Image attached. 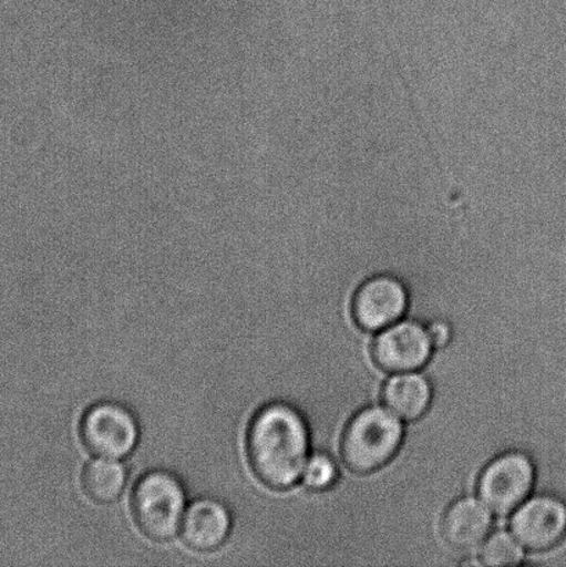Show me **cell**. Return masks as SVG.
<instances>
[{
  "label": "cell",
  "instance_id": "2",
  "mask_svg": "<svg viewBox=\"0 0 566 567\" xmlns=\"http://www.w3.org/2000/svg\"><path fill=\"white\" fill-rule=\"evenodd\" d=\"M403 432L402 421L390 409L370 405L360 410L343 432V463L360 475L382 468L395 457Z\"/></svg>",
  "mask_w": 566,
  "mask_h": 567
},
{
  "label": "cell",
  "instance_id": "3",
  "mask_svg": "<svg viewBox=\"0 0 566 567\" xmlns=\"http://www.w3.org/2000/svg\"><path fill=\"white\" fill-rule=\"evenodd\" d=\"M185 513V488L175 475L153 471L137 482L132 496L133 519L150 540L165 543L174 538Z\"/></svg>",
  "mask_w": 566,
  "mask_h": 567
},
{
  "label": "cell",
  "instance_id": "8",
  "mask_svg": "<svg viewBox=\"0 0 566 567\" xmlns=\"http://www.w3.org/2000/svg\"><path fill=\"white\" fill-rule=\"evenodd\" d=\"M432 350L434 344L425 327L415 321H398L375 338L371 353L380 369L398 374L424 367Z\"/></svg>",
  "mask_w": 566,
  "mask_h": 567
},
{
  "label": "cell",
  "instance_id": "5",
  "mask_svg": "<svg viewBox=\"0 0 566 567\" xmlns=\"http://www.w3.org/2000/svg\"><path fill=\"white\" fill-rule=\"evenodd\" d=\"M81 439L99 458L122 460L135 450L138 426L124 405L103 402L92 405L81 421Z\"/></svg>",
  "mask_w": 566,
  "mask_h": 567
},
{
  "label": "cell",
  "instance_id": "13",
  "mask_svg": "<svg viewBox=\"0 0 566 567\" xmlns=\"http://www.w3.org/2000/svg\"><path fill=\"white\" fill-rule=\"evenodd\" d=\"M481 563L485 566H515L524 558V547L507 532L493 533L482 544Z\"/></svg>",
  "mask_w": 566,
  "mask_h": 567
},
{
  "label": "cell",
  "instance_id": "15",
  "mask_svg": "<svg viewBox=\"0 0 566 567\" xmlns=\"http://www.w3.org/2000/svg\"><path fill=\"white\" fill-rule=\"evenodd\" d=\"M429 336L431 338L432 344H434V348H443L446 347L449 341H451L452 338V331L451 327L445 324V322L442 321H435L430 324L429 328Z\"/></svg>",
  "mask_w": 566,
  "mask_h": 567
},
{
  "label": "cell",
  "instance_id": "1",
  "mask_svg": "<svg viewBox=\"0 0 566 567\" xmlns=\"http://www.w3.org/2000/svg\"><path fill=\"white\" fill-rule=\"evenodd\" d=\"M310 436L298 410L286 403L266 405L247 433V454L254 474L274 491H287L302 480Z\"/></svg>",
  "mask_w": 566,
  "mask_h": 567
},
{
  "label": "cell",
  "instance_id": "10",
  "mask_svg": "<svg viewBox=\"0 0 566 567\" xmlns=\"http://www.w3.org/2000/svg\"><path fill=\"white\" fill-rule=\"evenodd\" d=\"M231 518L224 504L203 498L186 509L182 520L183 542L199 553L218 549L229 536Z\"/></svg>",
  "mask_w": 566,
  "mask_h": 567
},
{
  "label": "cell",
  "instance_id": "11",
  "mask_svg": "<svg viewBox=\"0 0 566 567\" xmlns=\"http://www.w3.org/2000/svg\"><path fill=\"white\" fill-rule=\"evenodd\" d=\"M382 400L399 419L409 422L419 420L430 409L431 383L418 372H398L382 389Z\"/></svg>",
  "mask_w": 566,
  "mask_h": 567
},
{
  "label": "cell",
  "instance_id": "7",
  "mask_svg": "<svg viewBox=\"0 0 566 567\" xmlns=\"http://www.w3.org/2000/svg\"><path fill=\"white\" fill-rule=\"evenodd\" d=\"M409 295L395 277H371L358 288L352 303L354 322L364 331H382L407 313Z\"/></svg>",
  "mask_w": 566,
  "mask_h": 567
},
{
  "label": "cell",
  "instance_id": "6",
  "mask_svg": "<svg viewBox=\"0 0 566 567\" xmlns=\"http://www.w3.org/2000/svg\"><path fill=\"white\" fill-rule=\"evenodd\" d=\"M510 529L528 551L546 553L566 536V504L552 494L526 498L514 511Z\"/></svg>",
  "mask_w": 566,
  "mask_h": 567
},
{
  "label": "cell",
  "instance_id": "14",
  "mask_svg": "<svg viewBox=\"0 0 566 567\" xmlns=\"http://www.w3.org/2000/svg\"><path fill=\"white\" fill-rule=\"evenodd\" d=\"M338 468L335 460L327 454H315L309 457L302 474V482L310 491H329L336 485Z\"/></svg>",
  "mask_w": 566,
  "mask_h": 567
},
{
  "label": "cell",
  "instance_id": "12",
  "mask_svg": "<svg viewBox=\"0 0 566 567\" xmlns=\"http://www.w3.org/2000/svg\"><path fill=\"white\" fill-rule=\"evenodd\" d=\"M127 472L119 460L97 458L83 470L82 487L99 504L115 502L124 492Z\"/></svg>",
  "mask_w": 566,
  "mask_h": 567
},
{
  "label": "cell",
  "instance_id": "4",
  "mask_svg": "<svg viewBox=\"0 0 566 567\" xmlns=\"http://www.w3.org/2000/svg\"><path fill=\"white\" fill-rule=\"evenodd\" d=\"M535 485V466L528 455L508 452L498 455L482 471L478 497L493 514H513L529 497Z\"/></svg>",
  "mask_w": 566,
  "mask_h": 567
},
{
  "label": "cell",
  "instance_id": "9",
  "mask_svg": "<svg viewBox=\"0 0 566 567\" xmlns=\"http://www.w3.org/2000/svg\"><path fill=\"white\" fill-rule=\"evenodd\" d=\"M492 511L480 498L465 497L454 502L442 519V536L447 546L460 553L482 547L493 527Z\"/></svg>",
  "mask_w": 566,
  "mask_h": 567
}]
</instances>
